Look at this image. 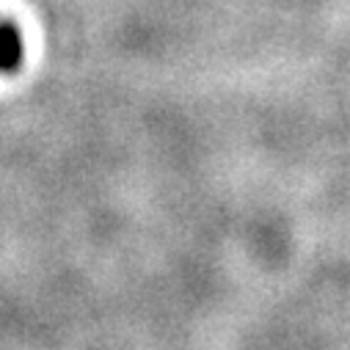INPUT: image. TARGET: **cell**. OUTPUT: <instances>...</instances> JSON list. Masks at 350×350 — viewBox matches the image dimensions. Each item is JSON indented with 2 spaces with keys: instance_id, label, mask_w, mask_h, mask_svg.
Returning <instances> with one entry per match:
<instances>
[{
  "instance_id": "1",
  "label": "cell",
  "mask_w": 350,
  "mask_h": 350,
  "mask_svg": "<svg viewBox=\"0 0 350 350\" xmlns=\"http://www.w3.org/2000/svg\"><path fill=\"white\" fill-rule=\"evenodd\" d=\"M23 61V36L12 23H0V72H14Z\"/></svg>"
}]
</instances>
